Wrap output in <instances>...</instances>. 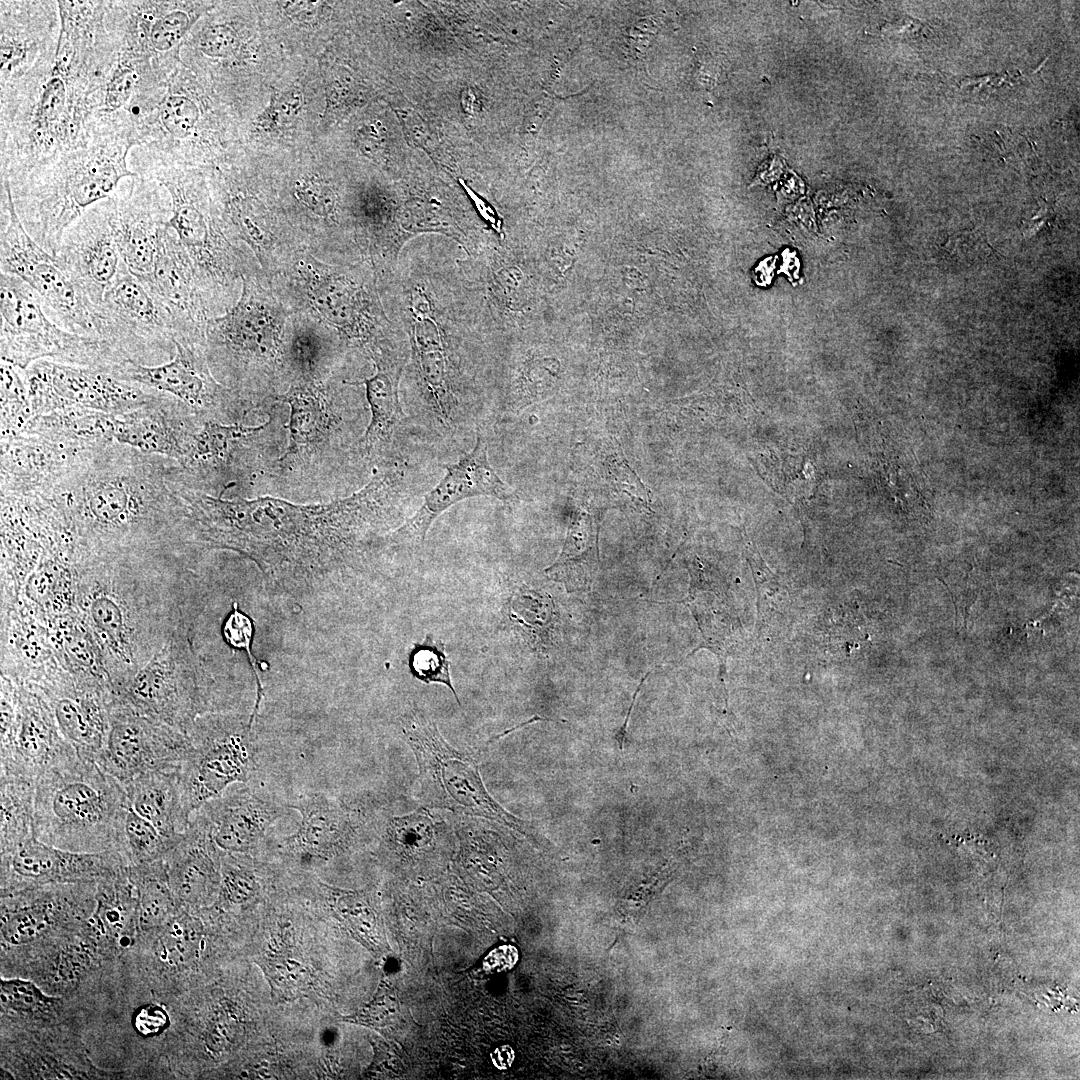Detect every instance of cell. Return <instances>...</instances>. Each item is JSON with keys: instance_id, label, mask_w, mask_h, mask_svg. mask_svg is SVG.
<instances>
[{"instance_id": "obj_1", "label": "cell", "mask_w": 1080, "mask_h": 1080, "mask_svg": "<svg viewBox=\"0 0 1080 1080\" xmlns=\"http://www.w3.org/2000/svg\"><path fill=\"white\" fill-rule=\"evenodd\" d=\"M171 488L193 550L246 555L277 590L303 596L327 586L359 543L396 509L408 485L395 468L349 497L307 505L273 497L225 499L182 479H174Z\"/></svg>"}, {"instance_id": "obj_2", "label": "cell", "mask_w": 1080, "mask_h": 1080, "mask_svg": "<svg viewBox=\"0 0 1080 1080\" xmlns=\"http://www.w3.org/2000/svg\"><path fill=\"white\" fill-rule=\"evenodd\" d=\"M170 459L112 442L82 451L46 493L72 534L78 559L182 562L188 555Z\"/></svg>"}, {"instance_id": "obj_3", "label": "cell", "mask_w": 1080, "mask_h": 1080, "mask_svg": "<svg viewBox=\"0 0 1080 1080\" xmlns=\"http://www.w3.org/2000/svg\"><path fill=\"white\" fill-rule=\"evenodd\" d=\"M180 563L85 557L76 562L75 610L116 694L170 638L181 619Z\"/></svg>"}, {"instance_id": "obj_4", "label": "cell", "mask_w": 1080, "mask_h": 1080, "mask_svg": "<svg viewBox=\"0 0 1080 1080\" xmlns=\"http://www.w3.org/2000/svg\"><path fill=\"white\" fill-rule=\"evenodd\" d=\"M127 807L123 785L95 760L75 751L35 782V836L76 852L119 851Z\"/></svg>"}, {"instance_id": "obj_5", "label": "cell", "mask_w": 1080, "mask_h": 1080, "mask_svg": "<svg viewBox=\"0 0 1080 1080\" xmlns=\"http://www.w3.org/2000/svg\"><path fill=\"white\" fill-rule=\"evenodd\" d=\"M402 735L418 765L417 796L424 807L445 809L505 825L531 840L537 833L503 808L486 789L478 761L450 745L435 722L412 714L402 722Z\"/></svg>"}, {"instance_id": "obj_6", "label": "cell", "mask_w": 1080, "mask_h": 1080, "mask_svg": "<svg viewBox=\"0 0 1080 1080\" xmlns=\"http://www.w3.org/2000/svg\"><path fill=\"white\" fill-rule=\"evenodd\" d=\"M1 360L26 369L38 360L112 369L126 361L106 341L81 336L48 317L40 295L22 279L0 274Z\"/></svg>"}, {"instance_id": "obj_7", "label": "cell", "mask_w": 1080, "mask_h": 1080, "mask_svg": "<svg viewBox=\"0 0 1080 1080\" xmlns=\"http://www.w3.org/2000/svg\"><path fill=\"white\" fill-rule=\"evenodd\" d=\"M251 715L209 711L188 731L190 748L179 768L182 801L191 815L230 786L246 783L257 768Z\"/></svg>"}, {"instance_id": "obj_8", "label": "cell", "mask_w": 1080, "mask_h": 1080, "mask_svg": "<svg viewBox=\"0 0 1080 1080\" xmlns=\"http://www.w3.org/2000/svg\"><path fill=\"white\" fill-rule=\"evenodd\" d=\"M115 697L185 734L199 715L213 711L210 689L182 616L161 650Z\"/></svg>"}, {"instance_id": "obj_9", "label": "cell", "mask_w": 1080, "mask_h": 1080, "mask_svg": "<svg viewBox=\"0 0 1080 1080\" xmlns=\"http://www.w3.org/2000/svg\"><path fill=\"white\" fill-rule=\"evenodd\" d=\"M1 187V273L16 276L34 289L43 300L46 314L58 326L81 336L97 338L93 309L56 258L26 231L7 179L2 181Z\"/></svg>"}, {"instance_id": "obj_10", "label": "cell", "mask_w": 1080, "mask_h": 1080, "mask_svg": "<svg viewBox=\"0 0 1080 1080\" xmlns=\"http://www.w3.org/2000/svg\"><path fill=\"white\" fill-rule=\"evenodd\" d=\"M94 318L97 338L126 361L155 366L175 354L169 316L123 261Z\"/></svg>"}, {"instance_id": "obj_11", "label": "cell", "mask_w": 1080, "mask_h": 1080, "mask_svg": "<svg viewBox=\"0 0 1080 1080\" xmlns=\"http://www.w3.org/2000/svg\"><path fill=\"white\" fill-rule=\"evenodd\" d=\"M32 417L66 407L110 415L136 410L157 394L117 378L109 369L38 360L24 369Z\"/></svg>"}, {"instance_id": "obj_12", "label": "cell", "mask_w": 1080, "mask_h": 1080, "mask_svg": "<svg viewBox=\"0 0 1080 1080\" xmlns=\"http://www.w3.org/2000/svg\"><path fill=\"white\" fill-rule=\"evenodd\" d=\"M26 686L46 701L59 730L76 751L95 760L109 732L110 705L115 698L111 684L74 672L55 656Z\"/></svg>"}, {"instance_id": "obj_13", "label": "cell", "mask_w": 1080, "mask_h": 1080, "mask_svg": "<svg viewBox=\"0 0 1080 1080\" xmlns=\"http://www.w3.org/2000/svg\"><path fill=\"white\" fill-rule=\"evenodd\" d=\"M189 748L187 734L115 697L110 705L107 740L95 761L124 785L145 773L179 770Z\"/></svg>"}, {"instance_id": "obj_14", "label": "cell", "mask_w": 1080, "mask_h": 1080, "mask_svg": "<svg viewBox=\"0 0 1080 1080\" xmlns=\"http://www.w3.org/2000/svg\"><path fill=\"white\" fill-rule=\"evenodd\" d=\"M0 724V779L35 783L48 768L76 751L62 735L46 701L26 685L17 684L13 717Z\"/></svg>"}, {"instance_id": "obj_15", "label": "cell", "mask_w": 1080, "mask_h": 1080, "mask_svg": "<svg viewBox=\"0 0 1080 1080\" xmlns=\"http://www.w3.org/2000/svg\"><path fill=\"white\" fill-rule=\"evenodd\" d=\"M128 865L119 851L76 852L32 836L1 854L2 889L9 893L45 885L97 883Z\"/></svg>"}, {"instance_id": "obj_16", "label": "cell", "mask_w": 1080, "mask_h": 1080, "mask_svg": "<svg viewBox=\"0 0 1080 1080\" xmlns=\"http://www.w3.org/2000/svg\"><path fill=\"white\" fill-rule=\"evenodd\" d=\"M54 257L95 316L122 264L110 225L109 198L89 207L67 228Z\"/></svg>"}, {"instance_id": "obj_17", "label": "cell", "mask_w": 1080, "mask_h": 1080, "mask_svg": "<svg viewBox=\"0 0 1080 1080\" xmlns=\"http://www.w3.org/2000/svg\"><path fill=\"white\" fill-rule=\"evenodd\" d=\"M445 474L424 495L415 514L391 534L400 545L420 546L434 520L451 506L473 497L489 496L512 502L516 494L496 473L488 458L487 443L479 430L474 447L452 464H445Z\"/></svg>"}, {"instance_id": "obj_18", "label": "cell", "mask_w": 1080, "mask_h": 1080, "mask_svg": "<svg viewBox=\"0 0 1080 1080\" xmlns=\"http://www.w3.org/2000/svg\"><path fill=\"white\" fill-rule=\"evenodd\" d=\"M171 198V215L166 225L176 234L188 253L206 307L229 273V250L216 224L210 219L199 194L186 180L170 172L155 173Z\"/></svg>"}, {"instance_id": "obj_19", "label": "cell", "mask_w": 1080, "mask_h": 1080, "mask_svg": "<svg viewBox=\"0 0 1080 1080\" xmlns=\"http://www.w3.org/2000/svg\"><path fill=\"white\" fill-rule=\"evenodd\" d=\"M169 316L175 340L201 344L208 314L193 263L174 231L160 229L153 270L140 280Z\"/></svg>"}, {"instance_id": "obj_20", "label": "cell", "mask_w": 1080, "mask_h": 1080, "mask_svg": "<svg viewBox=\"0 0 1080 1080\" xmlns=\"http://www.w3.org/2000/svg\"><path fill=\"white\" fill-rule=\"evenodd\" d=\"M175 354L167 362L146 366L124 361L111 369L119 379L176 399L192 413L204 416L223 403V389L212 377L201 344L174 341Z\"/></svg>"}, {"instance_id": "obj_21", "label": "cell", "mask_w": 1080, "mask_h": 1080, "mask_svg": "<svg viewBox=\"0 0 1080 1080\" xmlns=\"http://www.w3.org/2000/svg\"><path fill=\"white\" fill-rule=\"evenodd\" d=\"M110 225L121 260L139 280L153 270L160 229L167 207L157 186L133 180L126 191L110 197Z\"/></svg>"}, {"instance_id": "obj_22", "label": "cell", "mask_w": 1080, "mask_h": 1080, "mask_svg": "<svg viewBox=\"0 0 1080 1080\" xmlns=\"http://www.w3.org/2000/svg\"><path fill=\"white\" fill-rule=\"evenodd\" d=\"M265 296H258L244 285L238 304L226 315L207 321L205 352L207 357L244 356L274 359L280 355L281 318Z\"/></svg>"}, {"instance_id": "obj_23", "label": "cell", "mask_w": 1080, "mask_h": 1080, "mask_svg": "<svg viewBox=\"0 0 1080 1080\" xmlns=\"http://www.w3.org/2000/svg\"><path fill=\"white\" fill-rule=\"evenodd\" d=\"M223 852L204 814L195 811L186 830L163 857L179 905L199 907L217 900Z\"/></svg>"}, {"instance_id": "obj_24", "label": "cell", "mask_w": 1080, "mask_h": 1080, "mask_svg": "<svg viewBox=\"0 0 1080 1080\" xmlns=\"http://www.w3.org/2000/svg\"><path fill=\"white\" fill-rule=\"evenodd\" d=\"M81 452L26 430L1 438V496L34 497L46 493Z\"/></svg>"}, {"instance_id": "obj_25", "label": "cell", "mask_w": 1080, "mask_h": 1080, "mask_svg": "<svg viewBox=\"0 0 1080 1080\" xmlns=\"http://www.w3.org/2000/svg\"><path fill=\"white\" fill-rule=\"evenodd\" d=\"M288 806L298 811L301 819L296 831L280 841L286 854L327 860L345 852L359 836L356 813L325 793L303 794Z\"/></svg>"}, {"instance_id": "obj_26", "label": "cell", "mask_w": 1080, "mask_h": 1080, "mask_svg": "<svg viewBox=\"0 0 1080 1080\" xmlns=\"http://www.w3.org/2000/svg\"><path fill=\"white\" fill-rule=\"evenodd\" d=\"M289 809L288 805L248 787L230 786L198 810L206 817L212 837L221 850L249 854L260 846L269 828Z\"/></svg>"}, {"instance_id": "obj_27", "label": "cell", "mask_w": 1080, "mask_h": 1080, "mask_svg": "<svg viewBox=\"0 0 1080 1080\" xmlns=\"http://www.w3.org/2000/svg\"><path fill=\"white\" fill-rule=\"evenodd\" d=\"M176 399L162 393L126 414L115 416L114 441L142 453L180 463L200 418Z\"/></svg>"}, {"instance_id": "obj_28", "label": "cell", "mask_w": 1080, "mask_h": 1080, "mask_svg": "<svg viewBox=\"0 0 1080 1080\" xmlns=\"http://www.w3.org/2000/svg\"><path fill=\"white\" fill-rule=\"evenodd\" d=\"M411 299V311L419 320L412 337L415 371L433 414L442 425L450 427L459 409L455 371L438 328L427 319L423 296L413 294Z\"/></svg>"}, {"instance_id": "obj_29", "label": "cell", "mask_w": 1080, "mask_h": 1080, "mask_svg": "<svg viewBox=\"0 0 1080 1080\" xmlns=\"http://www.w3.org/2000/svg\"><path fill=\"white\" fill-rule=\"evenodd\" d=\"M54 656L47 623L23 608L1 607V676L28 684Z\"/></svg>"}, {"instance_id": "obj_30", "label": "cell", "mask_w": 1080, "mask_h": 1080, "mask_svg": "<svg viewBox=\"0 0 1080 1080\" xmlns=\"http://www.w3.org/2000/svg\"><path fill=\"white\" fill-rule=\"evenodd\" d=\"M277 398L290 407L289 443L279 458L286 466L317 452L332 435L337 419L324 393L309 380L294 383Z\"/></svg>"}, {"instance_id": "obj_31", "label": "cell", "mask_w": 1080, "mask_h": 1080, "mask_svg": "<svg viewBox=\"0 0 1080 1080\" xmlns=\"http://www.w3.org/2000/svg\"><path fill=\"white\" fill-rule=\"evenodd\" d=\"M123 787L130 807L167 838L178 839L188 827L178 770L145 773Z\"/></svg>"}, {"instance_id": "obj_32", "label": "cell", "mask_w": 1080, "mask_h": 1080, "mask_svg": "<svg viewBox=\"0 0 1080 1080\" xmlns=\"http://www.w3.org/2000/svg\"><path fill=\"white\" fill-rule=\"evenodd\" d=\"M688 571V595L679 602L691 610L703 638L689 655L701 648L709 649L718 657L720 673L724 674L733 628L724 591L697 559L688 566Z\"/></svg>"}, {"instance_id": "obj_33", "label": "cell", "mask_w": 1080, "mask_h": 1080, "mask_svg": "<svg viewBox=\"0 0 1080 1080\" xmlns=\"http://www.w3.org/2000/svg\"><path fill=\"white\" fill-rule=\"evenodd\" d=\"M599 523L589 512L578 510L569 524L561 553L545 573L568 592L589 590L600 566Z\"/></svg>"}, {"instance_id": "obj_34", "label": "cell", "mask_w": 1080, "mask_h": 1080, "mask_svg": "<svg viewBox=\"0 0 1080 1080\" xmlns=\"http://www.w3.org/2000/svg\"><path fill=\"white\" fill-rule=\"evenodd\" d=\"M115 416L87 408L66 407L32 417L23 430L81 452L115 442Z\"/></svg>"}, {"instance_id": "obj_35", "label": "cell", "mask_w": 1080, "mask_h": 1080, "mask_svg": "<svg viewBox=\"0 0 1080 1080\" xmlns=\"http://www.w3.org/2000/svg\"><path fill=\"white\" fill-rule=\"evenodd\" d=\"M372 358L376 373L350 383L365 385L371 419L363 437V447L369 454L390 441L404 417L398 389L402 367L382 353H374Z\"/></svg>"}, {"instance_id": "obj_36", "label": "cell", "mask_w": 1080, "mask_h": 1080, "mask_svg": "<svg viewBox=\"0 0 1080 1080\" xmlns=\"http://www.w3.org/2000/svg\"><path fill=\"white\" fill-rule=\"evenodd\" d=\"M265 426L266 424L258 427L225 425L214 419L200 418L192 433L186 456L180 463H175L187 475H209L228 463L236 448L245 439L261 432Z\"/></svg>"}, {"instance_id": "obj_37", "label": "cell", "mask_w": 1080, "mask_h": 1080, "mask_svg": "<svg viewBox=\"0 0 1080 1080\" xmlns=\"http://www.w3.org/2000/svg\"><path fill=\"white\" fill-rule=\"evenodd\" d=\"M128 866L97 882L95 920L100 931L114 943H129L137 922V896Z\"/></svg>"}, {"instance_id": "obj_38", "label": "cell", "mask_w": 1080, "mask_h": 1080, "mask_svg": "<svg viewBox=\"0 0 1080 1080\" xmlns=\"http://www.w3.org/2000/svg\"><path fill=\"white\" fill-rule=\"evenodd\" d=\"M137 896V923L142 930L159 929L176 915L179 905L169 884L163 859L128 865Z\"/></svg>"}, {"instance_id": "obj_39", "label": "cell", "mask_w": 1080, "mask_h": 1080, "mask_svg": "<svg viewBox=\"0 0 1080 1080\" xmlns=\"http://www.w3.org/2000/svg\"><path fill=\"white\" fill-rule=\"evenodd\" d=\"M380 849L397 856H409L432 849L450 835L446 824L427 807L392 816L380 832Z\"/></svg>"}, {"instance_id": "obj_40", "label": "cell", "mask_w": 1080, "mask_h": 1080, "mask_svg": "<svg viewBox=\"0 0 1080 1080\" xmlns=\"http://www.w3.org/2000/svg\"><path fill=\"white\" fill-rule=\"evenodd\" d=\"M1 854L35 836L34 797L35 783L20 779H0Z\"/></svg>"}, {"instance_id": "obj_41", "label": "cell", "mask_w": 1080, "mask_h": 1080, "mask_svg": "<svg viewBox=\"0 0 1080 1080\" xmlns=\"http://www.w3.org/2000/svg\"><path fill=\"white\" fill-rule=\"evenodd\" d=\"M159 929L155 954L164 965L180 969L196 961L203 940V927L199 919L183 912L173 916Z\"/></svg>"}, {"instance_id": "obj_42", "label": "cell", "mask_w": 1080, "mask_h": 1080, "mask_svg": "<svg viewBox=\"0 0 1080 1080\" xmlns=\"http://www.w3.org/2000/svg\"><path fill=\"white\" fill-rule=\"evenodd\" d=\"M178 839L164 836L151 822L136 813L128 803L120 826L119 851L129 865L163 859Z\"/></svg>"}, {"instance_id": "obj_43", "label": "cell", "mask_w": 1080, "mask_h": 1080, "mask_svg": "<svg viewBox=\"0 0 1080 1080\" xmlns=\"http://www.w3.org/2000/svg\"><path fill=\"white\" fill-rule=\"evenodd\" d=\"M31 418L24 369L1 360V438L20 433Z\"/></svg>"}, {"instance_id": "obj_44", "label": "cell", "mask_w": 1080, "mask_h": 1080, "mask_svg": "<svg viewBox=\"0 0 1080 1080\" xmlns=\"http://www.w3.org/2000/svg\"><path fill=\"white\" fill-rule=\"evenodd\" d=\"M239 856V853L223 852L219 904L244 906L255 901L261 892L253 866Z\"/></svg>"}, {"instance_id": "obj_45", "label": "cell", "mask_w": 1080, "mask_h": 1080, "mask_svg": "<svg viewBox=\"0 0 1080 1080\" xmlns=\"http://www.w3.org/2000/svg\"><path fill=\"white\" fill-rule=\"evenodd\" d=\"M184 5L171 4V8L166 9L164 12L145 13L142 18V25L148 27L145 29L147 33L148 46L151 51L156 53H166L173 50L175 46L180 44L182 38L188 32L197 15H192L188 10L183 8Z\"/></svg>"}, {"instance_id": "obj_46", "label": "cell", "mask_w": 1080, "mask_h": 1080, "mask_svg": "<svg viewBox=\"0 0 1080 1080\" xmlns=\"http://www.w3.org/2000/svg\"><path fill=\"white\" fill-rule=\"evenodd\" d=\"M228 212L239 233L258 254L269 251L274 237L262 203L249 197L236 198L231 201Z\"/></svg>"}, {"instance_id": "obj_47", "label": "cell", "mask_w": 1080, "mask_h": 1080, "mask_svg": "<svg viewBox=\"0 0 1080 1080\" xmlns=\"http://www.w3.org/2000/svg\"><path fill=\"white\" fill-rule=\"evenodd\" d=\"M409 667L413 676L426 683H441L447 686L460 704L450 677V663L445 654V645L434 640L428 634L423 642L415 643L409 654Z\"/></svg>"}, {"instance_id": "obj_48", "label": "cell", "mask_w": 1080, "mask_h": 1080, "mask_svg": "<svg viewBox=\"0 0 1080 1080\" xmlns=\"http://www.w3.org/2000/svg\"><path fill=\"white\" fill-rule=\"evenodd\" d=\"M259 965L278 998L293 999L309 986V972L289 954L268 953Z\"/></svg>"}, {"instance_id": "obj_49", "label": "cell", "mask_w": 1080, "mask_h": 1080, "mask_svg": "<svg viewBox=\"0 0 1080 1080\" xmlns=\"http://www.w3.org/2000/svg\"><path fill=\"white\" fill-rule=\"evenodd\" d=\"M0 999L5 1009L27 1016L46 1015L60 1002L46 995L35 983L19 978H1Z\"/></svg>"}, {"instance_id": "obj_50", "label": "cell", "mask_w": 1080, "mask_h": 1080, "mask_svg": "<svg viewBox=\"0 0 1080 1080\" xmlns=\"http://www.w3.org/2000/svg\"><path fill=\"white\" fill-rule=\"evenodd\" d=\"M219 631L221 640L229 648L243 650L247 653L257 685L256 703L254 710L251 713V717L255 719L263 698V685L260 676V664L252 653L251 648L254 635L253 622L240 610L238 602L234 601L231 604L230 612L223 619Z\"/></svg>"}, {"instance_id": "obj_51", "label": "cell", "mask_w": 1080, "mask_h": 1080, "mask_svg": "<svg viewBox=\"0 0 1080 1080\" xmlns=\"http://www.w3.org/2000/svg\"><path fill=\"white\" fill-rule=\"evenodd\" d=\"M197 104L189 97L168 93L158 108V120L163 129L176 139L187 138L199 120Z\"/></svg>"}, {"instance_id": "obj_52", "label": "cell", "mask_w": 1080, "mask_h": 1080, "mask_svg": "<svg viewBox=\"0 0 1080 1080\" xmlns=\"http://www.w3.org/2000/svg\"><path fill=\"white\" fill-rule=\"evenodd\" d=\"M303 104V92L296 86L275 93L267 108L257 117L256 126L265 131L286 128L298 118Z\"/></svg>"}, {"instance_id": "obj_53", "label": "cell", "mask_w": 1080, "mask_h": 1080, "mask_svg": "<svg viewBox=\"0 0 1080 1080\" xmlns=\"http://www.w3.org/2000/svg\"><path fill=\"white\" fill-rule=\"evenodd\" d=\"M62 77L53 69L51 77L42 85L36 104L35 123L43 133L57 124L65 112L68 92Z\"/></svg>"}, {"instance_id": "obj_54", "label": "cell", "mask_w": 1080, "mask_h": 1080, "mask_svg": "<svg viewBox=\"0 0 1080 1080\" xmlns=\"http://www.w3.org/2000/svg\"><path fill=\"white\" fill-rule=\"evenodd\" d=\"M605 469L607 478L617 489L637 503L640 502L645 506L649 504V491L629 467L621 453L612 451L605 459Z\"/></svg>"}, {"instance_id": "obj_55", "label": "cell", "mask_w": 1080, "mask_h": 1080, "mask_svg": "<svg viewBox=\"0 0 1080 1080\" xmlns=\"http://www.w3.org/2000/svg\"><path fill=\"white\" fill-rule=\"evenodd\" d=\"M239 45L236 29L227 23L207 26L199 39V49L212 58H228L236 53Z\"/></svg>"}, {"instance_id": "obj_56", "label": "cell", "mask_w": 1080, "mask_h": 1080, "mask_svg": "<svg viewBox=\"0 0 1080 1080\" xmlns=\"http://www.w3.org/2000/svg\"><path fill=\"white\" fill-rule=\"evenodd\" d=\"M139 76L126 62H120L108 79L104 98L105 108L112 112L124 107L134 92Z\"/></svg>"}, {"instance_id": "obj_57", "label": "cell", "mask_w": 1080, "mask_h": 1080, "mask_svg": "<svg viewBox=\"0 0 1080 1080\" xmlns=\"http://www.w3.org/2000/svg\"><path fill=\"white\" fill-rule=\"evenodd\" d=\"M295 194L301 202L318 215L327 216L334 207L333 190L318 177L303 180L296 188Z\"/></svg>"}, {"instance_id": "obj_58", "label": "cell", "mask_w": 1080, "mask_h": 1080, "mask_svg": "<svg viewBox=\"0 0 1080 1080\" xmlns=\"http://www.w3.org/2000/svg\"><path fill=\"white\" fill-rule=\"evenodd\" d=\"M239 1023L230 1014H219L210 1024L206 1033V1045L215 1052L228 1049L236 1039Z\"/></svg>"}, {"instance_id": "obj_59", "label": "cell", "mask_w": 1080, "mask_h": 1080, "mask_svg": "<svg viewBox=\"0 0 1080 1080\" xmlns=\"http://www.w3.org/2000/svg\"><path fill=\"white\" fill-rule=\"evenodd\" d=\"M280 6L284 14L295 23L311 25L319 19L324 3L318 1H285L280 2Z\"/></svg>"}, {"instance_id": "obj_60", "label": "cell", "mask_w": 1080, "mask_h": 1080, "mask_svg": "<svg viewBox=\"0 0 1080 1080\" xmlns=\"http://www.w3.org/2000/svg\"><path fill=\"white\" fill-rule=\"evenodd\" d=\"M517 960L514 947L505 945L492 950L483 962V968L489 973L510 969Z\"/></svg>"}, {"instance_id": "obj_61", "label": "cell", "mask_w": 1080, "mask_h": 1080, "mask_svg": "<svg viewBox=\"0 0 1080 1080\" xmlns=\"http://www.w3.org/2000/svg\"><path fill=\"white\" fill-rule=\"evenodd\" d=\"M462 185L465 187L467 193L470 195V197L474 201V203H475L477 209L479 210V213L481 214V216L486 221H488L497 231H499L500 230V220L497 217L496 211H494L493 208L489 205V203H487L482 198H480L478 195H476L469 187H467L463 183H462Z\"/></svg>"}, {"instance_id": "obj_62", "label": "cell", "mask_w": 1080, "mask_h": 1080, "mask_svg": "<svg viewBox=\"0 0 1080 1080\" xmlns=\"http://www.w3.org/2000/svg\"><path fill=\"white\" fill-rule=\"evenodd\" d=\"M491 1058L498 1069H506L513 1062L514 1052L508 1045L500 1046L492 1052Z\"/></svg>"}, {"instance_id": "obj_63", "label": "cell", "mask_w": 1080, "mask_h": 1080, "mask_svg": "<svg viewBox=\"0 0 1080 1080\" xmlns=\"http://www.w3.org/2000/svg\"><path fill=\"white\" fill-rule=\"evenodd\" d=\"M650 674H651V671H649L648 673H646V675H645V676H644V677H643V678L641 679V681H640L639 685L637 686V688H636V690H635V692H634V695H633V699H632V702H631V704H630V706H629V709H628V711H627V714H626L625 720H624V722H623L622 726L620 727V729H619V730L617 731V733L615 734V740L617 741V743H618V746H619L620 750H623V746H624V742H625V737H626V732H627V726H628V723H629V718H630L631 712H632V710H633V707H634V703H635V701H636V697H637V694H638V692L640 691V689H641V687H642V685H643L644 681L646 680V678H647V677H648V676H649Z\"/></svg>"}, {"instance_id": "obj_64", "label": "cell", "mask_w": 1080, "mask_h": 1080, "mask_svg": "<svg viewBox=\"0 0 1080 1080\" xmlns=\"http://www.w3.org/2000/svg\"><path fill=\"white\" fill-rule=\"evenodd\" d=\"M170 473H175V474H178V475H180L179 473H176V472H172V471H171V472H169V473L167 474V476H168V475H169ZM182 477H183V476H182ZM167 482H168V481H167ZM180 507H181V506H180ZM183 531H184V530H183ZM184 536H185V535H184ZM185 541H186V540H185ZM188 548H189V547H188Z\"/></svg>"}]
</instances>
